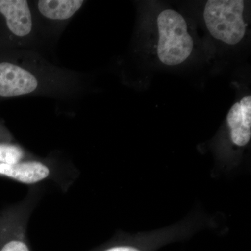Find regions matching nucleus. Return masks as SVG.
<instances>
[{"mask_svg": "<svg viewBox=\"0 0 251 251\" xmlns=\"http://www.w3.org/2000/svg\"><path fill=\"white\" fill-rule=\"evenodd\" d=\"M7 53L0 59V99L41 97L67 103L87 92V75L54 64L42 52L7 50Z\"/></svg>", "mask_w": 251, "mask_h": 251, "instance_id": "f257e3e1", "label": "nucleus"}, {"mask_svg": "<svg viewBox=\"0 0 251 251\" xmlns=\"http://www.w3.org/2000/svg\"><path fill=\"white\" fill-rule=\"evenodd\" d=\"M157 55L161 62L167 66H176L187 60L194 43L184 16L175 10H163L157 18Z\"/></svg>", "mask_w": 251, "mask_h": 251, "instance_id": "f03ea898", "label": "nucleus"}, {"mask_svg": "<svg viewBox=\"0 0 251 251\" xmlns=\"http://www.w3.org/2000/svg\"><path fill=\"white\" fill-rule=\"evenodd\" d=\"M245 2L242 0H209L204 9L208 31L216 39L228 45H236L244 37Z\"/></svg>", "mask_w": 251, "mask_h": 251, "instance_id": "7ed1b4c3", "label": "nucleus"}, {"mask_svg": "<svg viewBox=\"0 0 251 251\" xmlns=\"http://www.w3.org/2000/svg\"><path fill=\"white\" fill-rule=\"evenodd\" d=\"M86 2L83 0L30 1L31 9L41 34L51 49Z\"/></svg>", "mask_w": 251, "mask_h": 251, "instance_id": "20e7f679", "label": "nucleus"}, {"mask_svg": "<svg viewBox=\"0 0 251 251\" xmlns=\"http://www.w3.org/2000/svg\"><path fill=\"white\" fill-rule=\"evenodd\" d=\"M62 167V160L54 155L41 158L33 154L15 164L0 163V176L29 186L53 181L65 188L60 180Z\"/></svg>", "mask_w": 251, "mask_h": 251, "instance_id": "39448f33", "label": "nucleus"}, {"mask_svg": "<svg viewBox=\"0 0 251 251\" xmlns=\"http://www.w3.org/2000/svg\"><path fill=\"white\" fill-rule=\"evenodd\" d=\"M39 196L37 188L31 189L22 202L10 211L5 226L0 229V251H33L27 237V223Z\"/></svg>", "mask_w": 251, "mask_h": 251, "instance_id": "423d86ee", "label": "nucleus"}, {"mask_svg": "<svg viewBox=\"0 0 251 251\" xmlns=\"http://www.w3.org/2000/svg\"><path fill=\"white\" fill-rule=\"evenodd\" d=\"M232 142L237 146L244 147L251 137V97H242L229 109L227 116Z\"/></svg>", "mask_w": 251, "mask_h": 251, "instance_id": "0eeeda50", "label": "nucleus"}, {"mask_svg": "<svg viewBox=\"0 0 251 251\" xmlns=\"http://www.w3.org/2000/svg\"><path fill=\"white\" fill-rule=\"evenodd\" d=\"M32 155L17 142H0V163L15 164Z\"/></svg>", "mask_w": 251, "mask_h": 251, "instance_id": "6e6552de", "label": "nucleus"}]
</instances>
